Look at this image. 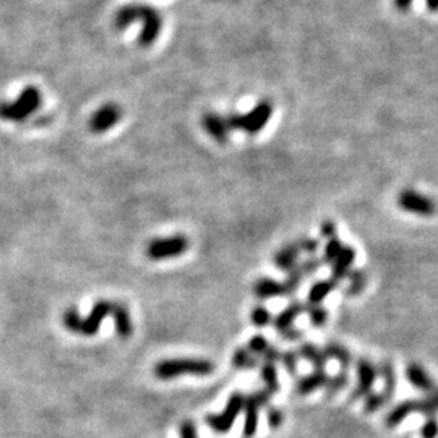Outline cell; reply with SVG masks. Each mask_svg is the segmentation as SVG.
<instances>
[{
	"label": "cell",
	"mask_w": 438,
	"mask_h": 438,
	"mask_svg": "<svg viewBox=\"0 0 438 438\" xmlns=\"http://www.w3.org/2000/svg\"><path fill=\"white\" fill-rule=\"evenodd\" d=\"M347 281H349V286L346 287L344 294L347 297H355L359 294H362V291L367 287V274H365L364 270L354 268L349 273H347Z\"/></svg>",
	"instance_id": "25"
},
{
	"label": "cell",
	"mask_w": 438,
	"mask_h": 438,
	"mask_svg": "<svg viewBox=\"0 0 438 438\" xmlns=\"http://www.w3.org/2000/svg\"><path fill=\"white\" fill-rule=\"evenodd\" d=\"M188 248H190V241H188V237L180 236V234L179 236L153 239L146 245V256L155 261L177 259V256L184 255Z\"/></svg>",
	"instance_id": "5"
},
{
	"label": "cell",
	"mask_w": 438,
	"mask_h": 438,
	"mask_svg": "<svg viewBox=\"0 0 438 438\" xmlns=\"http://www.w3.org/2000/svg\"><path fill=\"white\" fill-rule=\"evenodd\" d=\"M305 311L309 314L311 327H323L328 322V310L320 304H305Z\"/></svg>",
	"instance_id": "31"
},
{
	"label": "cell",
	"mask_w": 438,
	"mask_h": 438,
	"mask_svg": "<svg viewBox=\"0 0 438 438\" xmlns=\"http://www.w3.org/2000/svg\"><path fill=\"white\" fill-rule=\"evenodd\" d=\"M260 375L263 378V382L266 383V390H268L271 395L279 391V378H278V369L274 364L265 362L260 369Z\"/></svg>",
	"instance_id": "28"
},
{
	"label": "cell",
	"mask_w": 438,
	"mask_h": 438,
	"mask_svg": "<svg viewBox=\"0 0 438 438\" xmlns=\"http://www.w3.org/2000/svg\"><path fill=\"white\" fill-rule=\"evenodd\" d=\"M297 354L302 355L305 360H309V362L315 367V370H325V367H327V362H328L327 354H325L323 349H320L318 346H315L314 342H309V341L302 342Z\"/></svg>",
	"instance_id": "22"
},
{
	"label": "cell",
	"mask_w": 438,
	"mask_h": 438,
	"mask_svg": "<svg viewBox=\"0 0 438 438\" xmlns=\"http://www.w3.org/2000/svg\"><path fill=\"white\" fill-rule=\"evenodd\" d=\"M41 104L43 96L39 89L28 87L13 101H0V119L6 122H23L39 109Z\"/></svg>",
	"instance_id": "3"
},
{
	"label": "cell",
	"mask_w": 438,
	"mask_h": 438,
	"mask_svg": "<svg viewBox=\"0 0 438 438\" xmlns=\"http://www.w3.org/2000/svg\"><path fill=\"white\" fill-rule=\"evenodd\" d=\"M268 426L273 428H279L283 426V422H284V414H283V410L279 409V408H274V406H270L268 408Z\"/></svg>",
	"instance_id": "41"
},
{
	"label": "cell",
	"mask_w": 438,
	"mask_h": 438,
	"mask_svg": "<svg viewBox=\"0 0 438 438\" xmlns=\"http://www.w3.org/2000/svg\"><path fill=\"white\" fill-rule=\"evenodd\" d=\"M421 437L422 438H437L438 437V419L437 415L427 417V421L424 422L421 428Z\"/></svg>",
	"instance_id": "38"
},
{
	"label": "cell",
	"mask_w": 438,
	"mask_h": 438,
	"mask_svg": "<svg viewBox=\"0 0 438 438\" xmlns=\"http://www.w3.org/2000/svg\"><path fill=\"white\" fill-rule=\"evenodd\" d=\"M377 372L383 380V396H385L386 403H390L396 393V386H398V377H396L395 365L390 360H382L380 365L377 367Z\"/></svg>",
	"instance_id": "18"
},
{
	"label": "cell",
	"mask_w": 438,
	"mask_h": 438,
	"mask_svg": "<svg viewBox=\"0 0 438 438\" xmlns=\"http://www.w3.org/2000/svg\"><path fill=\"white\" fill-rule=\"evenodd\" d=\"M415 413H417V399L401 401L399 404L393 406V409L388 410L385 417V426L388 428L398 427L399 424L404 422V419H408L410 414Z\"/></svg>",
	"instance_id": "16"
},
{
	"label": "cell",
	"mask_w": 438,
	"mask_h": 438,
	"mask_svg": "<svg viewBox=\"0 0 438 438\" xmlns=\"http://www.w3.org/2000/svg\"><path fill=\"white\" fill-rule=\"evenodd\" d=\"M133 23L142 25L138 43L143 47H148L160 38L164 21H162L161 12L148 3H127L116 12L114 25L117 30H125Z\"/></svg>",
	"instance_id": "1"
},
{
	"label": "cell",
	"mask_w": 438,
	"mask_h": 438,
	"mask_svg": "<svg viewBox=\"0 0 438 438\" xmlns=\"http://www.w3.org/2000/svg\"><path fill=\"white\" fill-rule=\"evenodd\" d=\"M201 125L205 132L218 143H226L229 140L231 129H229L228 122H226V117L218 114V112H206L201 117Z\"/></svg>",
	"instance_id": "11"
},
{
	"label": "cell",
	"mask_w": 438,
	"mask_h": 438,
	"mask_svg": "<svg viewBox=\"0 0 438 438\" xmlns=\"http://www.w3.org/2000/svg\"><path fill=\"white\" fill-rule=\"evenodd\" d=\"M250 320H252V323L255 325V327L263 328V327H266V325H270L271 322H273V317H271L270 310L265 309L263 305H256V307H254V310H252Z\"/></svg>",
	"instance_id": "35"
},
{
	"label": "cell",
	"mask_w": 438,
	"mask_h": 438,
	"mask_svg": "<svg viewBox=\"0 0 438 438\" xmlns=\"http://www.w3.org/2000/svg\"><path fill=\"white\" fill-rule=\"evenodd\" d=\"M417 413L426 415V417L438 414V388L432 393H427L426 398L417 399Z\"/></svg>",
	"instance_id": "29"
},
{
	"label": "cell",
	"mask_w": 438,
	"mask_h": 438,
	"mask_svg": "<svg viewBox=\"0 0 438 438\" xmlns=\"http://www.w3.org/2000/svg\"><path fill=\"white\" fill-rule=\"evenodd\" d=\"M243 401H245V396L242 393H234V395L229 398L228 406L221 414H211L206 415L205 422L210 428H213L215 432L218 433H226L229 432L234 426V421L237 419V415L242 413L243 409Z\"/></svg>",
	"instance_id": "6"
},
{
	"label": "cell",
	"mask_w": 438,
	"mask_h": 438,
	"mask_svg": "<svg viewBox=\"0 0 438 438\" xmlns=\"http://www.w3.org/2000/svg\"><path fill=\"white\" fill-rule=\"evenodd\" d=\"M406 378H408L410 385H413L415 390L424 391V393H432L435 390V380L427 373V370L424 369V365L419 362H410L408 364V367L404 370Z\"/></svg>",
	"instance_id": "12"
},
{
	"label": "cell",
	"mask_w": 438,
	"mask_h": 438,
	"mask_svg": "<svg viewBox=\"0 0 438 438\" xmlns=\"http://www.w3.org/2000/svg\"><path fill=\"white\" fill-rule=\"evenodd\" d=\"M355 259H358V252L355 248L342 245L338 259L331 263V279H335L336 283L344 281L347 278V273L351 271V266L354 265Z\"/></svg>",
	"instance_id": "14"
},
{
	"label": "cell",
	"mask_w": 438,
	"mask_h": 438,
	"mask_svg": "<svg viewBox=\"0 0 438 438\" xmlns=\"http://www.w3.org/2000/svg\"><path fill=\"white\" fill-rule=\"evenodd\" d=\"M111 314L112 318H114L117 336L122 338V340H129L133 335V323L132 318H130V311L127 307L124 304H119V302H112Z\"/></svg>",
	"instance_id": "15"
},
{
	"label": "cell",
	"mask_w": 438,
	"mask_h": 438,
	"mask_svg": "<svg viewBox=\"0 0 438 438\" xmlns=\"http://www.w3.org/2000/svg\"><path fill=\"white\" fill-rule=\"evenodd\" d=\"M252 395H254V398H255V401L256 403H259V406L260 408H266V406L270 404V401H271V393L266 390H260V391H255V393H252Z\"/></svg>",
	"instance_id": "45"
},
{
	"label": "cell",
	"mask_w": 438,
	"mask_h": 438,
	"mask_svg": "<svg viewBox=\"0 0 438 438\" xmlns=\"http://www.w3.org/2000/svg\"><path fill=\"white\" fill-rule=\"evenodd\" d=\"M279 335H281L283 340L296 341V340H299V338H302V335H304V333H302L299 328L289 327V328H286V329H283V331H279Z\"/></svg>",
	"instance_id": "46"
},
{
	"label": "cell",
	"mask_w": 438,
	"mask_h": 438,
	"mask_svg": "<svg viewBox=\"0 0 438 438\" xmlns=\"http://www.w3.org/2000/svg\"><path fill=\"white\" fill-rule=\"evenodd\" d=\"M286 281H284V287H286V294L287 296H294L297 292V289L300 287L302 281H304V274H302V271L299 268V265L296 266V268H292L289 273H286Z\"/></svg>",
	"instance_id": "32"
},
{
	"label": "cell",
	"mask_w": 438,
	"mask_h": 438,
	"mask_svg": "<svg viewBox=\"0 0 438 438\" xmlns=\"http://www.w3.org/2000/svg\"><path fill=\"white\" fill-rule=\"evenodd\" d=\"M302 254L299 243L296 242H289L286 245H283L273 256V263L276 265L278 270L284 271V273H289L292 268H296L299 265V255Z\"/></svg>",
	"instance_id": "13"
},
{
	"label": "cell",
	"mask_w": 438,
	"mask_h": 438,
	"mask_svg": "<svg viewBox=\"0 0 438 438\" xmlns=\"http://www.w3.org/2000/svg\"><path fill=\"white\" fill-rule=\"evenodd\" d=\"M232 365L236 369H242V370L254 369V367H256V365H259V358H256V355H254V354H250L247 347H239V349L234 351Z\"/></svg>",
	"instance_id": "27"
},
{
	"label": "cell",
	"mask_w": 438,
	"mask_h": 438,
	"mask_svg": "<svg viewBox=\"0 0 438 438\" xmlns=\"http://www.w3.org/2000/svg\"><path fill=\"white\" fill-rule=\"evenodd\" d=\"M398 206L403 211L422 218H432L437 213V203L430 197L415 192L413 188H404L398 195Z\"/></svg>",
	"instance_id": "7"
},
{
	"label": "cell",
	"mask_w": 438,
	"mask_h": 438,
	"mask_svg": "<svg viewBox=\"0 0 438 438\" xmlns=\"http://www.w3.org/2000/svg\"><path fill=\"white\" fill-rule=\"evenodd\" d=\"M259 409L260 406L256 403L254 395H248L243 401V413H245V422H243V437L252 438L255 435L256 427H259Z\"/></svg>",
	"instance_id": "20"
},
{
	"label": "cell",
	"mask_w": 438,
	"mask_h": 438,
	"mask_svg": "<svg viewBox=\"0 0 438 438\" xmlns=\"http://www.w3.org/2000/svg\"><path fill=\"white\" fill-rule=\"evenodd\" d=\"M122 116H124V112H122L120 106H117L114 102H107L99 107V109L89 117L88 127L96 135L106 133L119 124Z\"/></svg>",
	"instance_id": "8"
},
{
	"label": "cell",
	"mask_w": 438,
	"mask_h": 438,
	"mask_svg": "<svg viewBox=\"0 0 438 438\" xmlns=\"http://www.w3.org/2000/svg\"><path fill=\"white\" fill-rule=\"evenodd\" d=\"M268 341H266V338L263 336H254L250 341H248L247 344V349L250 354L256 355V358H261V354L266 351V347H268Z\"/></svg>",
	"instance_id": "36"
},
{
	"label": "cell",
	"mask_w": 438,
	"mask_h": 438,
	"mask_svg": "<svg viewBox=\"0 0 438 438\" xmlns=\"http://www.w3.org/2000/svg\"><path fill=\"white\" fill-rule=\"evenodd\" d=\"M215 370V364L206 359H166L155 365V377L160 380H171L180 375L206 377Z\"/></svg>",
	"instance_id": "2"
},
{
	"label": "cell",
	"mask_w": 438,
	"mask_h": 438,
	"mask_svg": "<svg viewBox=\"0 0 438 438\" xmlns=\"http://www.w3.org/2000/svg\"><path fill=\"white\" fill-rule=\"evenodd\" d=\"M414 0H393V3H395V7L398 8L399 12H408L410 6H413Z\"/></svg>",
	"instance_id": "47"
},
{
	"label": "cell",
	"mask_w": 438,
	"mask_h": 438,
	"mask_svg": "<svg viewBox=\"0 0 438 438\" xmlns=\"http://www.w3.org/2000/svg\"><path fill=\"white\" fill-rule=\"evenodd\" d=\"M297 352L294 351H289V352H283L281 354V362L284 365V369H286L287 373L291 375H296L297 372V360H299V358H297Z\"/></svg>",
	"instance_id": "39"
},
{
	"label": "cell",
	"mask_w": 438,
	"mask_h": 438,
	"mask_svg": "<svg viewBox=\"0 0 438 438\" xmlns=\"http://www.w3.org/2000/svg\"><path fill=\"white\" fill-rule=\"evenodd\" d=\"M180 438H198L197 428L193 426V422L185 421L180 426Z\"/></svg>",
	"instance_id": "44"
},
{
	"label": "cell",
	"mask_w": 438,
	"mask_h": 438,
	"mask_svg": "<svg viewBox=\"0 0 438 438\" xmlns=\"http://www.w3.org/2000/svg\"><path fill=\"white\" fill-rule=\"evenodd\" d=\"M427 8L430 12H438V0H426Z\"/></svg>",
	"instance_id": "48"
},
{
	"label": "cell",
	"mask_w": 438,
	"mask_h": 438,
	"mask_svg": "<svg viewBox=\"0 0 438 438\" xmlns=\"http://www.w3.org/2000/svg\"><path fill=\"white\" fill-rule=\"evenodd\" d=\"M341 248H342V242L340 241V239L338 237L328 239L327 245H325V250H323V259H322L323 263L331 265L333 261L338 259V255H340Z\"/></svg>",
	"instance_id": "34"
},
{
	"label": "cell",
	"mask_w": 438,
	"mask_h": 438,
	"mask_svg": "<svg viewBox=\"0 0 438 438\" xmlns=\"http://www.w3.org/2000/svg\"><path fill=\"white\" fill-rule=\"evenodd\" d=\"M112 302L109 300H98L93 305L91 311L87 318H83V327H81V335L83 336H94L98 335L99 328H101L102 320L111 314Z\"/></svg>",
	"instance_id": "10"
},
{
	"label": "cell",
	"mask_w": 438,
	"mask_h": 438,
	"mask_svg": "<svg viewBox=\"0 0 438 438\" xmlns=\"http://www.w3.org/2000/svg\"><path fill=\"white\" fill-rule=\"evenodd\" d=\"M322 265H323L322 259H317V256H315V259H307L302 261V263H299V268L302 271V274H304V278H307L317 273V271L322 268Z\"/></svg>",
	"instance_id": "37"
},
{
	"label": "cell",
	"mask_w": 438,
	"mask_h": 438,
	"mask_svg": "<svg viewBox=\"0 0 438 438\" xmlns=\"http://www.w3.org/2000/svg\"><path fill=\"white\" fill-rule=\"evenodd\" d=\"M281 354H283V352L279 351L278 347L268 346V347H266V351L263 352V354H261L260 359H263L265 362H268V364H274V362H278V360H281Z\"/></svg>",
	"instance_id": "42"
},
{
	"label": "cell",
	"mask_w": 438,
	"mask_h": 438,
	"mask_svg": "<svg viewBox=\"0 0 438 438\" xmlns=\"http://www.w3.org/2000/svg\"><path fill=\"white\" fill-rule=\"evenodd\" d=\"M254 294L259 299H271V297H286V287L283 283L271 278H259L254 284Z\"/></svg>",
	"instance_id": "17"
},
{
	"label": "cell",
	"mask_w": 438,
	"mask_h": 438,
	"mask_svg": "<svg viewBox=\"0 0 438 438\" xmlns=\"http://www.w3.org/2000/svg\"><path fill=\"white\" fill-rule=\"evenodd\" d=\"M297 243H299L300 252H304V254H309V255L317 254V250L320 248V241L318 239H314V237L299 239Z\"/></svg>",
	"instance_id": "40"
},
{
	"label": "cell",
	"mask_w": 438,
	"mask_h": 438,
	"mask_svg": "<svg viewBox=\"0 0 438 438\" xmlns=\"http://www.w3.org/2000/svg\"><path fill=\"white\" fill-rule=\"evenodd\" d=\"M386 399L383 396V393H370L364 398V413L365 414H373L377 410H380L383 406H386Z\"/></svg>",
	"instance_id": "33"
},
{
	"label": "cell",
	"mask_w": 438,
	"mask_h": 438,
	"mask_svg": "<svg viewBox=\"0 0 438 438\" xmlns=\"http://www.w3.org/2000/svg\"><path fill=\"white\" fill-rule=\"evenodd\" d=\"M347 385H349V375H347L346 370H341L335 377L328 378V383L325 385V398H333L338 393L344 390Z\"/></svg>",
	"instance_id": "26"
},
{
	"label": "cell",
	"mask_w": 438,
	"mask_h": 438,
	"mask_svg": "<svg viewBox=\"0 0 438 438\" xmlns=\"http://www.w3.org/2000/svg\"><path fill=\"white\" fill-rule=\"evenodd\" d=\"M355 369H358V386L351 393L352 401L364 399L365 396L370 395L378 377L377 367H375L367 358H359L358 364H355Z\"/></svg>",
	"instance_id": "9"
},
{
	"label": "cell",
	"mask_w": 438,
	"mask_h": 438,
	"mask_svg": "<svg viewBox=\"0 0 438 438\" xmlns=\"http://www.w3.org/2000/svg\"><path fill=\"white\" fill-rule=\"evenodd\" d=\"M62 323H64V327L69 329L70 333H74V335H81L83 318H81L80 311L76 310L75 307H70V309H67L64 311V315H62Z\"/></svg>",
	"instance_id": "30"
},
{
	"label": "cell",
	"mask_w": 438,
	"mask_h": 438,
	"mask_svg": "<svg viewBox=\"0 0 438 438\" xmlns=\"http://www.w3.org/2000/svg\"><path fill=\"white\" fill-rule=\"evenodd\" d=\"M320 234L325 239H333L336 237V224L333 221H323L322 228H320Z\"/></svg>",
	"instance_id": "43"
},
{
	"label": "cell",
	"mask_w": 438,
	"mask_h": 438,
	"mask_svg": "<svg viewBox=\"0 0 438 438\" xmlns=\"http://www.w3.org/2000/svg\"><path fill=\"white\" fill-rule=\"evenodd\" d=\"M323 352L327 354L328 359H335L338 364H340L341 370H349V367L352 365V355L349 349L346 346L340 344V342H327L323 347Z\"/></svg>",
	"instance_id": "23"
},
{
	"label": "cell",
	"mask_w": 438,
	"mask_h": 438,
	"mask_svg": "<svg viewBox=\"0 0 438 438\" xmlns=\"http://www.w3.org/2000/svg\"><path fill=\"white\" fill-rule=\"evenodd\" d=\"M304 311H305V304H302V302H299V300L291 302V304H289L286 309H284L283 311H279V314L276 315V318H273L274 328H276L278 331H283V329L292 327L294 320L299 317L300 314H304Z\"/></svg>",
	"instance_id": "21"
},
{
	"label": "cell",
	"mask_w": 438,
	"mask_h": 438,
	"mask_svg": "<svg viewBox=\"0 0 438 438\" xmlns=\"http://www.w3.org/2000/svg\"><path fill=\"white\" fill-rule=\"evenodd\" d=\"M328 373L325 370H314L310 375L299 380V383L296 385V393L299 396H307L310 393L320 390V388H325V385L328 383Z\"/></svg>",
	"instance_id": "19"
},
{
	"label": "cell",
	"mask_w": 438,
	"mask_h": 438,
	"mask_svg": "<svg viewBox=\"0 0 438 438\" xmlns=\"http://www.w3.org/2000/svg\"><path fill=\"white\" fill-rule=\"evenodd\" d=\"M271 114H273V104L270 101H260L247 114H229L226 117V122L231 130H242L248 135H255L266 127Z\"/></svg>",
	"instance_id": "4"
},
{
	"label": "cell",
	"mask_w": 438,
	"mask_h": 438,
	"mask_svg": "<svg viewBox=\"0 0 438 438\" xmlns=\"http://www.w3.org/2000/svg\"><path fill=\"white\" fill-rule=\"evenodd\" d=\"M336 287H338V283L331 278L317 281L309 291V304H322V302L327 299V297L331 294Z\"/></svg>",
	"instance_id": "24"
}]
</instances>
